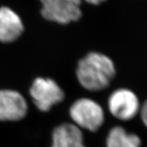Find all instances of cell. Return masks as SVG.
Segmentation results:
<instances>
[{
	"instance_id": "6da1fadb",
	"label": "cell",
	"mask_w": 147,
	"mask_h": 147,
	"mask_svg": "<svg viewBox=\"0 0 147 147\" xmlns=\"http://www.w3.org/2000/svg\"><path fill=\"white\" fill-rule=\"evenodd\" d=\"M76 74L83 88L89 91L98 92L110 85L116 74V68L108 56L93 52L80 60Z\"/></svg>"
},
{
	"instance_id": "7a4b0ae2",
	"label": "cell",
	"mask_w": 147,
	"mask_h": 147,
	"mask_svg": "<svg viewBox=\"0 0 147 147\" xmlns=\"http://www.w3.org/2000/svg\"><path fill=\"white\" fill-rule=\"evenodd\" d=\"M70 116L75 125L95 132L101 128L105 122L102 107L92 99H78L70 108Z\"/></svg>"
},
{
	"instance_id": "3957f363",
	"label": "cell",
	"mask_w": 147,
	"mask_h": 147,
	"mask_svg": "<svg viewBox=\"0 0 147 147\" xmlns=\"http://www.w3.org/2000/svg\"><path fill=\"white\" fill-rule=\"evenodd\" d=\"M41 14L49 21L68 24L81 18V0H40Z\"/></svg>"
},
{
	"instance_id": "277c9868",
	"label": "cell",
	"mask_w": 147,
	"mask_h": 147,
	"mask_svg": "<svg viewBox=\"0 0 147 147\" xmlns=\"http://www.w3.org/2000/svg\"><path fill=\"white\" fill-rule=\"evenodd\" d=\"M30 95L37 108L42 112L49 111L65 97L62 89L53 80L42 78L34 80L30 88Z\"/></svg>"
},
{
	"instance_id": "5b68a950",
	"label": "cell",
	"mask_w": 147,
	"mask_h": 147,
	"mask_svg": "<svg viewBox=\"0 0 147 147\" xmlns=\"http://www.w3.org/2000/svg\"><path fill=\"white\" fill-rule=\"evenodd\" d=\"M108 107L113 116L122 121L131 120L137 115L140 105L137 95L127 89H119L110 95Z\"/></svg>"
},
{
	"instance_id": "8992f818",
	"label": "cell",
	"mask_w": 147,
	"mask_h": 147,
	"mask_svg": "<svg viewBox=\"0 0 147 147\" xmlns=\"http://www.w3.org/2000/svg\"><path fill=\"white\" fill-rule=\"evenodd\" d=\"M28 110L24 97L14 90H0V121H18L23 119Z\"/></svg>"
},
{
	"instance_id": "52a82bcc",
	"label": "cell",
	"mask_w": 147,
	"mask_h": 147,
	"mask_svg": "<svg viewBox=\"0 0 147 147\" xmlns=\"http://www.w3.org/2000/svg\"><path fill=\"white\" fill-rule=\"evenodd\" d=\"M24 30L23 22L14 11L7 7L0 8V41L13 42Z\"/></svg>"
},
{
	"instance_id": "ba28073f",
	"label": "cell",
	"mask_w": 147,
	"mask_h": 147,
	"mask_svg": "<svg viewBox=\"0 0 147 147\" xmlns=\"http://www.w3.org/2000/svg\"><path fill=\"white\" fill-rule=\"evenodd\" d=\"M51 147H86L81 130L70 123L60 125L53 132Z\"/></svg>"
},
{
	"instance_id": "9c48e42d",
	"label": "cell",
	"mask_w": 147,
	"mask_h": 147,
	"mask_svg": "<svg viewBox=\"0 0 147 147\" xmlns=\"http://www.w3.org/2000/svg\"><path fill=\"white\" fill-rule=\"evenodd\" d=\"M140 139L133 134H127L122 127H114L110 130L107 138V147H140Z\"/></svg>"
},
{
	"instance_id": "30bf717a",
	"label": "cell",
	"mask_w": 147,
	"mask_h": 147,
	"mask_svg": "<svg viewBox=\"0 0 147 147\" xmlns=\"http://www.w3.org/2000/svg\"><path fill=\"white\" fill-rule=\"evenodd\" d=\"M141 119L145 125H147V105L146 102L143 104L141 109Z\"/></svg>"
},
{
	"instance_id": "8fae6325",
	"label": "cell",
	"mask_w": 147,
	"mask_h": 147,
	"mask_svg": "<svg viewBox=\"0 0 147 147\" xmlns=\"http://www.w3.org/2000/svg\"><path fill=\"white\" fill-rule=\"evenodd\" d=\"M86 2H89L90 4H92V5H99L100 3L101 2H105L106 0H85Z\"/></svg>"
}]
</instances>
